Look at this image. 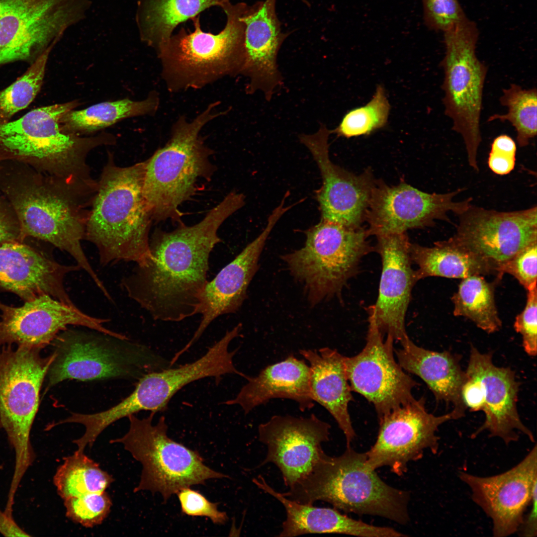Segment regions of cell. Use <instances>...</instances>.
Here are the masks:
<instances>
[{
	"label": "cell",
	"mask_w": 537,
	"mask_h": 537,
	"mask_svg": "<svg viewBox=\"0 0 537 537\" xmlns=\"http://www.w3.org/2000/svg\"><path fill=\"white\" fill-rule=\"evenodd\" d=\"M245 203L231 191L199 223H181L171 232L156 229L148 255L122 280L128 296L155 320L179 322L198 314L210 255L222 241L218 230Z\"/></svg>",
	"instance_id": "6da1fadb"
},
{
	"label": "cell",
	"mask_w": 537,
	"mask_h": 537,
	"mask_svg": "<svg viewBox=\"0 0 537 537\" xmlns=\"http://www.w3.org/2000/svg\"><path fill=\"white\" fill-rule=\"evenodd\" d=\"M0 185L18 220L20 241L32 237L68 253L99 288L103 286L82 246L96 185L76 183L36 171Z\"/></svg>",
	"instance_id": "7a4b0ae2"
},
{
	"label": "cell",
	"mask_w": 537,
	"mask_h": 537,
	"mask_svg": "<svg viewBox=\"0 0 537 537\" xmlns=\"http://www.w3.org/2000/svg\"><path fill=\"white\" fill-rule=\"evenodd\" d=\"M146 161L121 167L109 155L92 198L84 239L96 248L100 264L143 261L153 221L143 193Z\"/></svg>",
	"instance_id": "3957f363"
},
{
	"label": "cell",
	"mask_w": 537,
	"mask_h": 537,
	"mask_svg": "<svg viewBox=\"0 0 537 537\" xmlns=\"http://www.w3.org/2000/svg\"><path fill=\"white\" fill-rule=\"evenodd\" d=\"M366 460L365 452H358L351 445L338 456L324 452L311 471L282 494L299 503L313 505L322 501L346 513L407 524L409 493L387 484Z\"/></svg>",
	"instance_id": "277c9868"
},
{
	"label": "cell",
	"mask_w": 537,
	"mask_h": 537,
	"mask_svg": "<svg viewBox=\"0 0 537 537\" xmlns=\"http://www.w3.org/2000/svg\"><path fill=\"white\" fill-rule=\"evenodd\" d=\"M80 104L74 100L40 107L0 124V158L27 164L69 182L89 179L88 156L103 145V137L66 133L60 123L65 113Z\"/></svg>",
	"instance_id": "5b68a950"
},
{
	"label": "cell",
	"mask_w": 537,
	"mask_h": 537,
	"mask_svg": "<svg viewBox=\"0 0 537 537\" xmlns=\"http://www.w3.org/2000/svg\"><path fill=\"white\" fill-rule=\"evenodd\" d=\"M211 103L191 120L180 116L172 128L167 144L146 161L143 193L153 220L179 221V206L195 190L199 179H210L215 170L211 150L200 136L209 122L226 113Z\"/></svg>",
	"instance_id": "8992f818"
},
{
	"label": "cell",
	"mask_w": 537,
	"mask_h": 537,
	"mask_svg": "<svg viewBox=\"0 0 537 537\" xmlns=\"http://www.w3.org/2000/svg\"><path fill=\"white\" fill-rule=\"evenodd\" d=\"M246 4L229 1L221 8L226 22L217 34L202 30L198 15L191 19L193 31L182 27L172 35L157 53L169 91L200 89L241 74L245 59V24L241 16Z\"/></svg>",
	"instance_id": "52a82bcc"
},
{
	"label": "cell",
	"mask_w": 537,
	"mask_h": 537,
	"mask_svg": "<svg viewBox=\"0 0 537 537\" xmlns=\"http://www.w3.org/2000/svg\"><path fill=\"white\" fill-rule=\"evenodd\" d=\"M304 233V246L281 258L314 306L341 297L349 280L358 273L362 259L375 247L361 226L352 228L321 219Z\"/></svg>",
	"instance_id": "ba28073f"
},
{
	"label": "cell",
	"mask_w": 537,
	"mask_h": 537,
	"mask_svg": "<svg viewBox=\"0 0 537 537\" xmlns=\"http://www.w3.org/2000/svg\"><path fill=\"white\" fill-rule=\"evenodd\" d=\"M55 355L46 391L66 379L138 378L170 366L147 347L95 330L68 329L51 342Z\"/></svg>",
	"instance_id": "9c48e42d"
},
{
	"label": "cell",
	"mask_w": 537,
	"mask_h": 537,
	"mask_svg": "<svg viewBox=\"0 0 537 537\" xmlns=\"http://www.w3.org/2000/svg\"><path fill=\"white\" fill-rule=\"evenodd\" d=\"M42 349L0 346V428L14 453L10 487L18 489L35 459L30 432L38 410L40 391L55 355Z\"/></svg>",
	"instance_id": "30bf717a"
},
{
	"label": "cell",
	"mask_w": 537,
	"mask_h": 537,
	"mask_svg": "<svg viewBox=\"0 0 537 537\" xmlns=\"http://www.w3.org/2000/svg\"><path fill=\"white\" fill-rule=\"evenodd\" d=\"M443 33L445 114L451 119L452 129L463 140L469 165L478 171L477 153L482 141L480 120L488 69L476 55L479 29L467 18Z\"/></svg>",
	"instance_id": "8fae6325"
},
{
	"label": "cell",
	"mask_w": 537,
	"mask_h": 537,
	"mask_svg": "<svg viewBox=\"0 0 537 537\" xmlns=\"http://www.w3.org/2000/svg\"><path fill=\"white\" fill-rule=\"evenodd\" d=\"M155 414L151 412L143 419L134 414L129 415L128 432L122 437L110 441L111 444H123L142 465L140 481L134 492H158L166 501L183 488L204 484L209 479L227 477L205 465L197 451L170 438L164 416L153 425Z\"/></svg>",
	"instance_id": "7c38bea8"
},
{
	"label": "cell",
	"mask_w": 537,
	"mask_h": 537,
	"mask_svg": "<svg viewBox=\"0 0 537 537\" xmlns=\"http://www.w3.org/2000/svg\"><path fill=\"white\" fill-rule=\"evenodd\" d=\"M0 67L30 65L85 19L91 0H0Z\"/></svg>",
	"instance_id": "4fadbf2b"
},
{
	"label": "cell",
	"mask_w": 537,
	"mask_h": 537,
	"mask_svg": "<svg viewBox=\"0 0 537 537\" xmlns=\"http://www.w3.org/2000/svg\"><path fill=\"white\" fill-rule=\"evenodd\" d=\"M368 327L365 345L358 354L345 358L346 374L352 391L374 407L378 419L414 401L412 390L419 385L396 361L393 338L386 340L375 319L373 305L367 308Z\"/></svg>",
	"instance_id": "5bb4252c"
},
{
	"label": "cell",
	"mask_w": 537,
	"mask_h": 537,
	"mask_svg": "<svg viewBox=\"0 0 537 537\" xmlns=\"http://www.w3.org/2000/svg\"><path fill=\"white\" fill-rule=\"evenodd\" d=\"M424 397L400 406L379 419L376 440L365 452L366 463L371 469L386 466L398 476L404 475L410 462L422 458L426 450L436 454L440 426L463 416L453 409L435 416L428 412Z\"/></svg>",
	"instance_id": "9a60e30c"
},
{
	"label": "cell",
	"mask_w": 537,
	"mask_h": 537,
	"mask_svg": "<svg viewBox=\"0 0 537 537\" xmlns=\"http://www.w3.org/2000/svg\"><path fill=\"white\" fill-rule=\"evenodd\" d=\"M456 231L449 239L498 269L526 247L537 242V207L498 211L471 205L458 215Z\"/></svg>",
	"instance_id": "2e32d148"
},
{
	"label": "cell",
	"mask_w": 537,
	"mask_h": 537,
	"mask_svg": "<svg viewBox=\"0 0 537 537\" xmlns=\"http://www.w3.org/2000/svg\"><path fill=\"white\" fill-rule=\"evenodd\" d=\"M462 191L429 193L403 181L389 186L381 180H376L365 216L368 233L376 237L429 227L436 220L450 222L448 212L458 216L471 205V198L453 201Z\"/></svg>",
	"instance_id": "e0dca14e"
},
{
	"label": "cell",
	"mask_w": 537,
	"mask_h": 537,
	"mask_svg": "<svg viewBox=\"0 0 537 537\" xmlns=\"http://www.w3.org/2000/svg\"><path fill=\"white\" fill-rule=\"evenodd\" d=\"M459 479L471 492L472 501L489 517L495 537L517 533L537 486L536 445L517 465L506 471L479 476L465 471Z\"/></svg>",
	"instance_id": "ac0fdd59"
},
{
	"label": "cell",
	"mask_w": 537,
	"mask_h": 537,
	"mask_svg": "<svg viewBox=\"0 0 537 537\" xmlns=\"http://www.w3.org/2000/svg\"><path fill=\"white\" fill-rule=\"evenodd\" d=\"M331 133L324 124L312 134L299 136L320 170L322 185L316 191L321 219L352 228L361 227L365 220L376 180L370 170L356 175L335 165L329 154Z\"/></svg>",
	"instance_id": "d6986e66"
},
{
	"label": "cell",
	"mask_w": 537,
	"mask_h": 537,
	"mask_svg": "<svg viewBox=\"0 0 537 537\" xmlns=\"http://www.w3.org/2000/svg\"><path fill=\"white\" fill-rule=\"evenodd\" d=\"M108 319L89 315L48 295L25 301L21 306L0 301V346L42 349L69 326H82L115 336L104 327Z\"/></svg>",
	"instance_id": "ffe728a7"
},
{
	"label": "cell",
	"mask_w": 537,
	"mask_h": 537,
	"mask_svg": "<svg viewBox=\"0 0 537 537\" xmlns=\"http://www.w3.org/2000/svg\"><path fill=\"white\" fill-rule=\"evenodd\" d=\"M331 426L315 414L308 417L274 415L258 426L259 440L268 449L261 465L274 463L285 485L290 487L304 478L324 452Z\"/></svg>",
	"instance_id": "44dd1931"
},
{
	"label": "cell",
	"mask_w": 537,
	"mask_h": 537,
	"mask_svg": "<svg viewBox=\"0 0 537 537\" xmlns=\"http://www.w3.org/2000/svg\"><path fill=\"white\" fill-rule=\"evenodd\" d=\"M240 332L238 327L227 331L202 357L193 362L144 374L139 378L134 390L128 396L131 409L135 412L164 411L173 396L193 381L209 377L219 379L227 374L244 377L245 374L240 372L233 363V357L237 350H229L230 342L239 336Z\"/></svg>",
	"instance_id": "7402d4cb"
},
{
	"label": "cell",
	"mask_w": 537,
	"mask_h": 537,
	"mask_svg": "<svg viewBox=\"0 0 537 537\" xmlns=\"http://www.w3.org/2000/svg\"><path fill=\"white\" fill-rule=\"evenodd\" d=\"M382 264L378 296L373 305L377 326L384 336L401 344L409 338L405 319L412 290L418 281L410 256L406 232L376 236Z\"/></svg>",
	"instance_id": "603a6c76"
},
{
	"label": "cell",
	"mask_w": 537,
	"mask_h": 537,
	"mask_svg": "<svg viewBox=\"0 0 537 537\" xmlns=\"http://www.w3.org/2000/svg\"><path fill=\"white\" fill-rule=\"evenodd\" d=\"M290 208L281 201L268 219L261 233L206 283L200 297L198 314L201 320L188 343L181 350L187 351L218 317L239 310L247 297L248 286L259 269V261L266 242L280 217Z\"/></svg>",
	"instance_id": "cb8c5ba5"
},
{
	"label": "cell",
	"mask_w": 537,
	"mask_h": 537,
	"mask_svg": "<svg viewBox=\"0 0 537 537\" xmlns=\"http://www.w3.org/2000/svg\"><path fill=\"white\" fill-rule=\"evenodd\" d=\"M276 2L264 0L252 5L246 3L241 16L245 24V59L240 75L249 80L248 93L261 91L268 101L282 84L277 56L290 34L282 31Z\"/></svg>",
	"instance_id": "d4e9b609"
},
{
	"label": "cell",
	"mask_w": 537,
	"mask_h": 537,
	"mask_svg": "<svg viewBox=\"0 0 537 537\" xmlns=\"http://www.w3.org/2000/svg\"><path fill=\"white\" fill-rule=\"evenodd\" d=\"M492 353L480 352L471 347L466 372L478 377L482 385L485 420L471 436L472 439L487 431L490 437H497L509 445L518 442L521 433L532 443V432L522 422L517 403L520 383L510 367H499L493 362Z\"/></svg>",
	"instance_id": "484cf974"
},
{
	"label": "cell",
	"mask_w": 537,
	"mask_h": 537,
	"mask_svg": "<svg viewBox=\"0 0 537 537\" xmlns=\"http://www.w3.org/2000/svg\"><path fill=\"white\" fill-rule=\"evenodd\" d=\"M80 269L77 265L60 264L49 252L24 242L0 244V287L24 302L48 295L75 305L64 282L67 274Z\"/></svg>",
	"instance_id": "4316f807"
},
{
	"label": "cell",
	"mask_w": 537,
	"mask_h": 537,
	"mask_svg": "<svg viewBox=\"0 0 537 537\" xmlns=\"http://www.w3.org/2000/svg\"><path fill=\"white\" fill-rule=\"evenodd\" d=\"M310 369L304 360L289 355L283 360L268 365L247 383L236 396L223 404L240 406L245 414L274 398L296 402L301 411L314 405L310 387Z\"/></svg>",
	"instance_id": "83f0119b"
},
{
	"label": "cell",
	"mask_w": 537,
	"mask_h": 537,
	"mask_svg": "<svg viewBox=\"0 0 537 537\" xmlns=\"http://www.w3.org/2000/svg\"><path fill=\"white\" fill-rule=\"evenodd\" d=\"M253 482L279 501L286 511L279 537H294L307 534H340L364 537H403L405 534L394 529L376 526L351 518L333 508H320L291 500L270 487L259 475Z\"/></svg>",
	"instance_id": "f1b7e54d"
},
{
	"label": "cell",
	"mask_w": 537,
	"mask_h": 537,
	"mask_svg": "<svg viewBox=\"0 0 537 537\" xmlns=\"http://www.w3.org/2000/svg\"><path fill=\"white\" fill-rule=\"evenodd\" d=\"M300 354L309 362L310 387L312 399L324 407L336 420L350 446L356 437L348 406L354 401L346 372L345 358L337 350L328 347L300 350Z\"/></svg>",
	"instance_id": "f546056e"
},
{
	"label": "cell",
	"mask_w": 537,
	"mask_h": 537,
	"mask_svg": "<svg viewBox=\"0 0 537 537\" xmlns=\"http://www.w3.org/2000/svg\"><path fill=\"white\" fill-rule=\"evenodd\" d=\"M401 345V349L395 351L401 367L419 377L438 401L452 404L453 409L464 416L466 408L461 390L466 375L460 366V358L449 351L439 352L420 347L410 338Z\"/></svg>",
	"instance_id": "4dcf8cb0"
},
{
	"label": "cell",
	"mask_w": 537,
	"mask_h": 537,
	"mask_svg": "<svg viewBox=\"0 0 537 537\" xmlns=\"http://www.w3.org/2000/svg\"><path fill=\"white\" fill-rule=\"evenodd\" d=\"M230 0H137L135 22L142 42L157 53L182 22Z\"/></svg>",
	"instance_id": "1f68e13d"
},
{
	"label": "cell",
	"mask_w": 537,
	"mask_h": 537,
	"mask_svg": "<svg viewBox=\"0 0 537 537\" xmlns=\"http://www.w3.org/2000/svg\"><path fill=\"white\" fill-rule=\"evenodd\" d=\"M409 252L412 262L418 266L415 271L418 281L431 276L463 279L495 274L485 262L449 238L430 247L411 243Z\"/></svg>",
	"instance_id": "d6a6232c"
},
{
	"label": "cell",
	"mask_w": 537,
	"mask_h": 537,
	"mask_svg": "<svg viewBox=\"0 0 537 537\" xmlns=\"http://www.w3.org/2000/svg\"><path fill=\"white\" fill-rule=\"evenodd\" d=\"M159 104V97L155 91L139 101L125 98L102 102L83 109L69 111L61 117L60 126L66 133L87 135L126 118L153 115Z\"/></svg>",
	"instance_id": "836d02e7"
},
{
	"label": "cell",
	"mask_w": 537,
	"mask_h": 537,
	"mask_svg": "<svg viewBox=\"0 0 537 537\" xmlns=\"http://www.w3.org/2000/svg\"><path fill=\"white\" fill-rule=\"evenodd\" d=\"M502 278L497 276L492 282L481 275L461 279L458 289L451 297L455 316L465 317L484 332L491 334L502 326L495 301V288Z\"/></svg>",
	"instance_id": "e575fe53"
},
{
	"label": "cell",
	"mask_w": 537,
	"mask_h": 537,
	"mask_svg": "<svg viewBox=\"0 0 537 537\" xmlns=\"http://www.w3.org/2000/svg\"><path fill=\"white\" fill-rule=\"evenodd\" d=\"M57 468L53 482L58 494L65 500L86 494L104 491L113 481V477L102 470L99 464L76 450L64 458Z\"/></svg>",
	"instance_id": "d590c367"
},
{
	"label": "cell",
	"mask_w": 537,
	"mask_h": 537,
	"mask_svg": "<svg viewBox=\"0 0 537 537\" xmlns=\"http://www.w3.org/2000/svg\"><path fill=\"white\" fill-rule=\"evenodd\" d=\"M501 105L507 108L504 114H495L488 121L496 120L508 121L515 128L516 140L520 147L528 145L537 135V91L536 88L523 89L512 84L504 89L499 99Z\"/></svg>",
	"instance_id": "8d00e7d4"
},
{
	"label": "cell",
	"mask_w": 537,
	"mask_h": 537,
	"mask_svg": "<svg viewBox=\"0 0 537 537\" xmlns=\"http://www.w3.org/2000/svg\"><path fill=\"white\" fill-rule=\"evenodd\" d=\"M51 51L43 53L13 83L0 90V124L11 120L16 113L26 108L39 93Z\"/></svg>",
	"instance_id": "74e56055"
},
{
	"label": "cell",
	"mask_w": 537,
	"mask_h": 537,
	"mask_svg": "<svg viewBox=\"0 0 537 537\" xmlns=\"http://www.w3.org/2000/svg\"><path fill=\"white\" fill-rule=\"evenodd\" d=\"M390 109L385 89L379 85L371 100L347 112L331 133L347 138L369 135L386 126Z\"/></svg>",
	"instance_id": "f35d334b"
},
{
	"label": "cell",
	"mask_w": 537,
	"mask_h": 537,
	"mask_svg": "<svg viewBox=\"0 0 537 537\" xmlns=\"http://www.w3.org/2000/svg\"><path fill=\"white\" fill-rule=\"evenodd\" d=\"M66 515L86 528L100 525L108 516L112 502L104 491L86 494L64 500Z\"/></svg>",
	"instance_id": "ab89813d"
},
{
	"label": "cell",
	"mask_w": 537,
	"mask_h": 537,
	"mask_svg": "<svg viewBox=\"0 0 537 537\" xmlns=\"http://www.w3.org/2000/svg\"><path fill=\"white\" fill-rule=\"evenodd\" d=\"M421 0L424 22L430 30L443 33L468 18L458 0Z\"/></svg>",
	"instance_id": "60d3db41"
},
{
	"label": "cell",
	"mask_w": 537,
	"mask_h": 537,
	"mask_svg": "<svg viewBox=\"0 0 537 537\" xmlns=\"http://www.w3.org/2000/svg\"><path fill=\"white\" fill-rule=\"evenodd\" d=\"M504 273L514 276L527 291L537 286V242L526 247L498 269V275Z\"/></svg>",
	"instance_id": "b9f144b4"
},
{
	"label": "cell",
	"mask_w": 537,
	"mask_h": 537,
	"mask_svg": "<svg viewBox=\"0 0 537 537\" xmlns=\"http://www.w3.org/2000/svg\"><path fill=\"white\" fill-rule=\"evenodd\" d=\"M527 291L525 307L517 315L514 327L522 336L525 352L534 357L537 352V286Z\"/></svg>",
	"instance_id": "7bdbcfd3"
},
{
	"label": "cell",
	"mask_w": 537,
	"mask_h": 537,
	"mask_svg": "<svg viewBox=\"0 0 537 537\" xmlns=\"http://www.w3.org/2000/svg\"><path fill=\"white\" fill-rule=\"evenodd\" d=\"M181 512L192 517H206L215 524H224L228 517L225 512L217 509V504L210 502L200 492L189 487L180 490L177 493Z\"/></svg>",
	"instance_id": "ee69618b"
},
{
	"label": "cell",
	"mask_w": 537,
	"mask_h": 537,
	"mask_svg": "<svg viewBox=\"0 0 537 537\" xmlns=\"http://www.w3.org/2000/svg\"><path fill=\"white\" fill-rule=\"evenodd\" d=\"M517 147L515 142L507 135L503 134L495 138L489 154L488 164L496 174L505 175L514 168Z\"/></svg>",
	"instance_id": "f6af8a7d"
},
{
	"label": "cell",
	"mask_w": 537,
	"mask_h": 537,
	"mask_svg": "<svg viewBox=\"0 0 537 537\" xmlns=\"http://www.w3.org/2000/svg\"><path fill=\"white\" fill-rule=\"evenodd\" d=\"M20 241V225L11 206L0 196V244Z\"/></svg>",
	"instance_id": "bcb514c9"
},
{
	"label": "cell",
	"mask_w": 537,
	"mask_h": 537,
	"mask_svg": "<svg viewBox=\"0 0 537 537\" xmlns=\"http://www.w3.org/2000/svg\"><path fill=\"white\" fill-rule=\"evenodd\" d=\"M465 373L466 378L461 390L463 403L472 412L482 411L484 398L482 383L476 376Z\"/></svg>",
	"instance_id": "7dc6e473"
},
{
	"label": "cell",
	"mask_w": 537,
	"mask_h": 537,
	"mask_svg": "<svg viewBox=\"0 0 537 537\" xmlns=\"http://www.w3.org/2000/svg\"><path fill=\"white\" fill-rule=\"evenodd\" d=\"M537 490L534 492L529 506L528 513H525L522 523L517 532L520 536L535 537L537 535Z\"/></svg>",
	"instance_id": "c3c4849f"
},
{
	"label": "cell",
	"mask_w": 537,
	"mask_h": 537,
	"mask_svg": "<svg viewBox=\"0 0 537 537\" xmlns=\"http://www.w3.org/2000/svg\"><path fill=\"white\" fill-rule=\"evenodd\" d=\"M0 533L5 537H29L16 523L13 517L0 509Z\"/></svg>",
	"instance_id": "681fc988"
},
{
	"label": "cell",
	"mask_w": 537,
	"mask_h": 537,
	"mask_svg": "<svg viewBox=\"0 0 537 537\" xmlns=\"http://www.w3.org/2000/svg\"><path fill=\"white\" fill-rule=\"evenodd\" d=\"M1 9H2L1 2V1L0 0V14L1 12Z\"/></svg>",
	"instance_id": "f907efd6"
},
{
	"label": "cell",
	"mask_w": 537,
	"mask_h": 537,
	"mask_svg": "<svg viewBox=\"0 0 537 537\" xmlns=\"http://www.w3.org/2000/svg\"><path fill=\"white\" fill-rule=\"evenodd\" d=\"M2 162H3V160H2V159H1V158H0V166H0V165H1V163Z\"/></svg>",
	"instance_id": "816d5d0a"
},
{
	"label": "cell",
	"mask_w": 537,
	"mask_h": 537,
	"mask_svg": "<svg viewBox=\"0 0 537 537\" xmlns=\"http://www.w3.org/2000/svg\"><path fill=\"white\" fill-rule=\"evenodd\" d=\"M303 0V1H304V0Z\"/></svg>",
	"instance_id": "f5cc1de1"
}]
</instances>
